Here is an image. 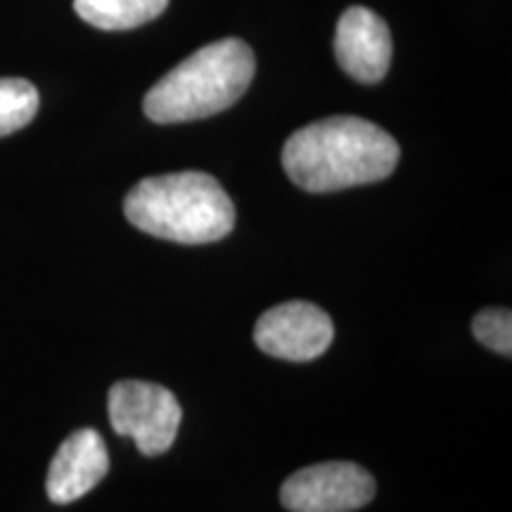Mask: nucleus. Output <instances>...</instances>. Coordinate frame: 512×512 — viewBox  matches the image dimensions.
<instances>
[{"instance_id": "1", "label": "nucleus", "mask_w": 512, "mask_h": 512, "mask_svg": "<svg viewBox=\"0 0 512 512\" xmlns=\"http://www.w3.org/2000/svg\"><path fill=\"white\" fill-rule=\"evenodd\" d=\"M401 147L384 128L361 117H328L294 131L283 147V169L306 192H337L384 181Z\"/></svg>"}, {"instance_id": "2", "label": "nucleus", "mask_w": 512, "mask_h": 512, "mask_svg": "<svg viewBox=\"0 0 512 512\" xmlns=\"http://www.w3.org/2000/svg\"><path fill=\"white\" fill-rule=\"evenodd\" d=\"M124 214L138 230L181 245L219 242L235 226V204L204 171L152 176L126 195Z\"/></svg>"}, {"instance_id": "3", "label": "nucleus", "mask_w": 512, "mask_h": 512, "mask_svg": "<svg viewBox=\"0 0 512 512\" xmlns=\"http://www.w3.org/2000/svg\"><path fill=\"white\" fill-rule=\"evenodd\" d=\"M254 72L252 48L240 38H223L164 74L145 95L143 110L155 124L214 117L245 95Z\"/></svg>"}, {"instance_id": "4", "label": "nucleus", "mask_w": 512, "mask_h": 512, "mask_svg": "<svg viewBox=\"0 0 512 512\" xmlns=\"http://www.w3.org/2000/svg\"><path fill=\"white\" fill-rule=\"evenodd\" d=\"M112 430L119 437H131L143 456H162L174 446L183 408L176 394L155 382L121 380L110 389Z\"/></svg>"}, {"instance_id": "5", "label": "nucleus", "mask_w": 512, "mask_h": 512, "mask_svg": "<svg viewBox=\"0 0 512 512\" xmlns=\"http://www.w3.org/2000/svg\"><path fill=\"white\" fill-rule=\"evenodd\" d=\"M375 498V479L366 467L330 460L294 472L280 489L290 512H354Z\"/></svg>"}, {"instance_id": "6", "label": "nucleus", "mask_w": 512, "mask_h": 512, "mask_svg": "<svg viewBox=\"0 0 512 512\" xmlns=\"http://www.w3.org/2000/svg\"><path fill=\"white\" fill-rule=\"evenodd\" d=\"M335 339L332 318L309 302H285L256 320L254 342L280 361L306 363L323 356Z\"/></svg>"}, {"instance_id": "7", "label": "nucleus", "mask_w": 512, "mask_h": 512, "mask_svg": "<svg viewBox=\"0 0 512 512\" xmlns=\"http://www.w3.org/2000/svg\"><path fill=\"white\" fill-rule=\"evenodd\" d=\"M392 50V34L377 12L354 5L339 17L335 57L351 79L361 83L382 81L392 64Z\"/></svg>"}, {"instance_id": "8", "label": "nucleus", "mask_w": 512, "mask_h": 512, "mask_svg": "<svg viewBox=\"0 0 512 512\" xmlns=\"http://www.w3.org/2000/svg\"><path fill=\"white\" fill-rule=\"evenodd\" d=\"M110 472V453L95 430H79L69 434L57 448L50 463L46 491L57 505L79 501L93 491Z\"/></svg>"}, {"instance_id": "9", "label": "nucleus", "mask_w": 512, "mask_h": 512, "mask_svg": "<svg viewBox=\"0 0 512 512\" xmlns=\"http://www.w3.org/2000/svg\"><path fill=\"white\" fill-rule=\"evenodd\" d=\"M169 0H74L83 22L102 31H126L157 19Z\"/></svg>"}, {"instance_id": "10", "label": "nucleus", "mask_w": 512, "mask_h": 512, "mask_svg": "<svg viewBox=\"0 0 512 512\" xmlns=\"http://www.w3.org/2000/svg\"><path fill=\"white\" fill-rule=\"evenodd\" d=\"M41 98L27 79H0V138L34 121Z\"/></svg>"}, {"instance_id": "11", "label": "nucleus", "mask_w": 512, "mask_h": 512, "mask_svg": "<svg viewBox=\"0 0 512 512\" xmlns=\"http://www.w3.org/2000/svg\"><path fill=\"white\" fill-rule=\"evenodd\" d=\"M472 332L486 349L512 356V313L508 309L479 311L472 320Z\"/></svg>"}]
</instances>
